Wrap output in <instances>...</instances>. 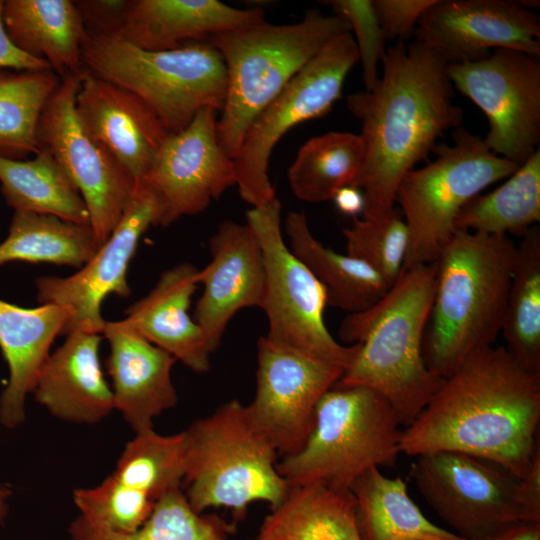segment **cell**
Returning a JSON list of instances; mask_svg holds the SVG:
<instances>
[{
	"instance_id": "5bb4252c",
	"label": "cell",
	"mask_w": 540,
	"mask_h": 540,
	"mask_svg": "<svg viewBox=\"0 0 540 540\" xmlns=\"http://www.w3.org/2000/svg\"><path fill=\"white\" fill-rule=\"evenodd\" d=\"M452 85L485 114L483 139L494 154L522 165L540 142V57L495 49L487 57L448 64Z\"/></svg>"
},
{
	"instance_id": "b9f144b4",
	"label": "cell",
	"mask_w": 540,
	"mask_h": 540,
	"mask_svg": "<svg viewBox=\"0 0 540 540\" xmlns=\"http://www.w3.org/2000/svg\"><path fill=\"white\" fill-rule=\"evenodd\" d=\"M132 0L74 1L89 36L117 35Z\"/></svg>"
},
{
	"instance_id": "9c48e42d",
	"label": "cell",
	"mask_w": 540,
	"mask_h": 540,
	"mask_svg": "<svg viewBox=\"0 0 540 540\" xmlns=\"http://www.w3.org/2000/svg\"><path fill=\"white\" fill-rule=\"evenodd\" d=\"M453 144H436L435 159L401 180L396 202L409 232L403 271L434 263L455 233L462 208L520 165L491 152L482 138L459 127ZM402 271V272H403Z\"/></svg>"
},
{
	"instance_id": "d6986e66",
	"label": "cell",
	"mask_w": 540,
	"mask_h": 540,
	"mask_svg": "<svg viewBox=\"0 0 540 540\" xmlns=\"http://www.w3.org/2000/svg\"><path fill=\"white\" fill-rule=\"evenodd\" d=\"M209 244L211 260L197 274L203 292L193 319L204 332L213 353L238 311L261 306L265 266L259 242L246 223L221 222Z\"/></svg>"
},
{
	"instance_id": "ac0fdd59",
	"label": "cell",
	"mask_w": 540,
	"mask_h": 540,
	"mask_svg": "<svg viewBox=\"0 0 540 540\" xmlns=\"http://www.w3.org/2000/svg\"><path fill=\"white\" fill-rule=\"evenodd\" d=\"M416 40L447 64L509 49L540 57V18L510 0H437L419 19Z\"/></svg>"
},
{
	"instance_id": "52a82bcc",
	"label": "cell",
	"mask_w": 540,
	"mask_h": 540,
	"mask_svg": "<svg viewBox=\"0 0 540 540\" xmlns=\"http://www.w3.org/2000/svg\"><path fill=\"white\" fill-rule=\"evenodd\" d=\"M400 426L377 391L335 384L320 399L303 447L284 456L277 470L288 486L322 482L350 489L368 469L394 466L401 453Z\"/></svg>"
},
{
	"instance_id": "1f68e13d",
	"label": "cell",
	"mask_w": 540,
	"mask_h": 540,
	"mask_svg": "<svg viewBox=\"0 0 540 540\" xmlns=\"http://www.w3.org/2000/svg\"><path fill=\"white\" fill-rule=\"evenodd\" d=\"M365 160L359 134L331 131L312 137L298 150L287 171L294 196L304 202L332 200L345 186H354Z\"/></svg>"
},
{
	"instance_id": "f35d334b",
	"label": "cell",
	"mask_w": 540,
	"mask_h": 540,
	"mask_svg": "<svg viewBox=\"0 0 540 540\" xmlns=\"http://www.w3.org/2000/svg\"><path fill=\"white\" fill-rule=\"evenodd\" d=\"M73 501L85 521L98 528L127 533L140 527L157 501L131 491L108 476L99 485L73 491Z\"/></svg>"
},
{
	"instance_id": "5b68a950",
	"label": "cell",
	"mask_w": 540,
	"mask_h": 540,
	"mask_svg": "<svg viewBox=\"0 0 540 540\" xmlns=\"http://www.w3.org/2000/svg\"><path fill=\"white\" fill-rule=\"evenodd\" d=\"M347 32L350 26L343 18L311 9L293 24L264 20L209 40L226 67L227 92L217 135L230 158L237 154L256 115L331 40Z\"/></svg>"
},
{
	"instance_id": "ba28073f",
	"label": "cell",
	"mask_w": 540,
	"mask_h": 540,
	"mask_svg": "<svg viewBox=\"0 0 540 540\" xmlns=\"http://www.w3.org/2000/svg\"><path fill=\"white\" fill-rule=\"evenodd\" d=\"M82 60L90 72L140 97L169 133L187 127L200 110L224 105L226 67L209 41L148 51L118 36H89Z\"/></svg>"
},
{
	"instance_id": "f6af8a7d",
	"label": "cell",
	"mask_w": 540,
	"mask_h": 540,
	"mask_svg": "<svg viewBox=\"0 0 540 540\" xmlns=\"http://www.w3.org/2000/svg\"><path fill=\"white\" fill-rule=\"evenodd\" d=\"M475 540H540V523L515 522Z\"/></svg>"
},
{
	"instance_id": "30bf717a",
	"label": "cell",
	"mask_w": 540,
	"mask_h": 540,
	"mask_svg": "<svg viewBox=\"0 0 540 540\" xmlns=\"http://www.w3.org/2000/svg\"><path fill=\"white\" fill-rule=\"evenodd\" d=\"M246 224L259 242L265 266V291L260 306L268 320L264 337L278 346L346 370L360 344L342 345L327 329L326 291L286 245L279 199L249 209Z\"/></svg>"
},
{
	"instance_id": "6da1fadb",
	"label": "cell",
	"mask_w": 540,
	"mask_h": 540,
	"mask_svg": "<svg viewBox=\"0 0 540 540\" xmlns=\"http://www.w3.org/2000/svg\"><path fill=\"white\" fill-rule=\"evenodd\" d=\"M540 373L522 368L504 347L471 354L418 416L402 429L409 456L458 452L522 479L539 446Z\"/></svg>"
},
{
	"instance_id": "8d00e7d4",
	"label": "cell",
	"mask_w": 540,
	"mask_h": 540,
	"mask_svg": "<svg viewBox=\"0 0 540 540\" xmlns=\"http://www.w3.org/2000/svg\"><path fill=\"white\" fill-rule=\"evenodd\" d=\"M184 475V431L164 436L152 428L135 433L110 476L129 490L157 501L169 491L180 488Z\"/></svg>"
},
{
	"instance_id": "7c38bea8",
	"label": "cell",
	"mask_w": 540,
	"mask_h": 540,
	"mask_svg": "<svg viewBox=\"0 0 540 540\" xmlns=\"http://www.w3.org/2000/svg\"><path fill=\"white\" fill-rule=\"evenodd\" d=\"M410 476L436 514L465 540L529 522L520 479L492 462L458 452L416 457Z\"/></svg>"
},
{
	"instance_id": "f1b7e54d",
	"label": "cell",
	"mask_w": 540,
	"mask_h": 540,
	"mask_svg": "<svg viewBox=\"0 0 540 540\" xmlns=\"http://www.w3.org/2000/svg\"><path fill=\"white\" fill-rule=\"evenodd\" d=\"M350 491L361 540H465L429 521L410 498L405 482L378 467L361 474Z\"/></svg>"
},
{
	"instance_id": "8992f818",
	"label": "cell",
	"mask_w": 540,
	"mask_h": 540,
	"mask_svg": "<svg viewBox=\"0 0 540 540\" xmlns=\"http://www.w3.org/2000/svg\"><path fill=\"white\" fill-rule=\"evenodd\" d=\"M185 435V496L201 514L229 508L236 521L249 505L276 507L289 486L277 470L278 452L255 426L246 405L234 399L192 423Z\"/></svg>"
},
{
	"instance_id": "e575fe53",
	"label": "cell",
	"mask_w": 540,
	"mask_h": 540,
	"mask_svg": "<svg viewBox=\"0 0 540 540\" xmlns=\"http://www.w3.org/2000/svg\"><path fill=\"white\" fill-rule=\"evenodd\" d=\"M61 81L53 70L0 68V156L24 160L39 152V119Z\"/></svg>"
},
{
	"instance_id": "603a6c76",
	"label": "cell",
	"mask_w": 540,
	"mask_h": 540,
	"mask_svg": "<svg viewBox=\"0 0 540 540\" xmlns=\"http://www.w3.org/2000/svg\"><path fill=\"white\" fill-rule=\"evenodd\" d=\"M262 21L259 8L238 9L218 0H132L114 36L143 50H172Z\"/></svg>"
},
{
	"instance_id": "ab89813d",
	"label": "cell",
	"mask_w": 540,
	"mask_h": 540,
	"mask_svg": "<svg viewBox=\"0 0 540 540\" xmlns=\"http://www.w3.org/2000/svg\"><path fill=\"white\" fill-rule=\"evenodd\" d=\"M326 3L335 15L347 21L350 32L353 31L365 90L373 89L379 80V63L386 53V38L372 0H329Z\"/></svg>"
},
{
	"instance_id": "d6a6232c",
	"label": "cell",
	"mask_w": 540,
	"mask_h": 540,
	"mask_svg": "<svg viewBox=\"0 0 540 540\" xmlns=\"http://www.w3.org/2000/svg\"><path fill=\"white\" fill-rule=\"evenodd\" d=\"M99 248L89 224L15 212L9 233L0 243V265L22 261L82 268Z\"/></svg>"
},
{
	"instance_id": "4fadbf2b",
	"label": "cell",
	"mask_w": 540,
	"mask_h": 540,
	"mask_svg": "<svg viewBox=\"0 0 540 540\" xmlns=\"http://www.w3.org/2000/svg\"><path fill=\"white\" fill-rule=\"evenodd\" d=\"M83 72L62 79L50 97L39 119L37 141L81 194L100 247L120 222L137 182L78 119L75 99Z\"/></svg>"
},
{
	"instance_id": "836d02e7",
	"label": "cell",
	"mask_w": 540,
	"mask_h": 540,
	"mask_svg": "<svg viewBox=\"0 0 540 540\" xmlns=\"http://www.w3.org/2000/svg\"><path fill=\"white\" fill-rule=\"evenodd\" d=\"M540 221V149L495 190L460 211L456 230L522 237Z\"/></svg>"
},
{
	"instance_id": "bcb514c9",
	"label": "cell",
	"mask_w": 540,
	"mask_h": 540,
	"mask_svg": "<svg viewBox=\"0 0 540 540\" xmlns=\"http://www.w3.org/2000/svg\"><path fill=\"white\" fill-rule=\"evenodd\" d=\"M332 200L336 208L345 215L356 218L358 214L363 213L364 196L363 192L355 186H345L339 189Z\"/></svg>"
},
{
	"instance_id": "2e32d148",
	"label": "cell",
	"mask_w": 540,
	"mask_h": 540,
	"mask_svg": "<svg viewBox=\"0 0 540 540\" xmlns=\"http://www.w3.org/2000/svg\"><path fill=\"white\" fill-rule=\"evenodd\" d=\"M257 349L256 393L246 408L278 455L288 456L305 444L320 399L345 370L278 346L264 336Z\"/></svg>"
},
{
	"instance_id": "9a60e30c",
	"label": "cell",
	"mask_w": 540,
	"mask_h": 540,
	"mask_svg": "<svg viewBox=\"0 0 540 540\" xmlns=\"http://www.w3.org/2000/svg\"><path fill=\"white\" fill-rule=\"evenodd\" d=\"M162 205L156 193L137 182L126 210L109 238L93 257L68 277L42 276L35 280L41 304L68 308L71 317L61 335L83 331L102 334L104 299L115 294L127 297L131 289L127 270L139 240L150 226H160Z\"/></svg>"
},
{
	"instance_id": "4dcf8cb0",
	"label": "cell",
	"mask_w": 540,
	"mask_h": 540,
	"mask_svg": "<svg viewBox=\"0 0 540 540\" xmlns=\"http://www.w3.org/2000/svg\"><path fill=\"white\" fill-rule=\"evenodd\" d=\"M500 334L522 368L540 373L539 226L528 229L517 246Z\"/></svg>"
},
{
	"instance_id": "e0dca14e",
	"label": "cell",
	"mask_w": 540,
	"mask_h": 540,
	"mask_svg": "<svg viewBox=\"0 0 540 540\" xmlns=\"http://www.w3.org/2000/svg\"><path fill=\"white\" fill-rule=\"evenodd\" d=\"M217 120V111L205 108L187 127L170 133L151 168L139 181L160 199V226L167 227L183 216L202 213L236 185L234 161L218 141Z\"/></svg>"
},
{
	"instance_id": "83f0119b",
	"label": "cell",
	"mask_w": 540,
	"mask_h": 540,
	"mask_svg": "<svg viewBox=\"0 0 540 540\" xmlns=\"http://www.w3.org/2000/svg\"><path fill=\"white\" fill-rule=\"evenodd\" d=\"M289 249L324 287L329 306L350 314L376 304L390 285L371 267L323 245L310 230L304 212L292 211L285 220Z\"/></svg>"
},
{
	"instance_id": "7a4b0ae2",
	"label": "cell",
	"mask_w": 540,
	"mask_h": 540,
	"mask_svg": "<svg viewBox=\"0 0 540 540\" xmlns=\"http://www.w3.org/2000/svg\"><path fill=\"white\" fill-rule=\"evenodd\" d=\"M381 63L375 87L346 98L349 112L361 121L365 160L354 186L363 192L362 218L369 220L395 209L403 177L464 120L448 64L430 48L400 40L386 49Z\"/></svg>"
},
{
	"instance_id": "7bdbcfd3",
	"label": "cell",
	"mask_w": 540,
	"mask_h": 540,
	"mask_svg": "<svg viewBox=\"0 0 540 540\" xmlns=\"http://www.w3.org/2000/svg\"><path fill=\"white\" fill-rule=\"evenodd\" d=\"M3 1L0 0V68L13 70H52L48 62L29 56L11 42L2 18Z\"/></svg>"
},
{
	"instance_id": "7dc6e473",
	"label": "cell",
	"mask_w": 540,
	"mask_h": 540,
	"mask_svg": "<svg viewBox=\"0 0 540 540\" xmlns=\"http://www.w3.org/2000/svg\"><path fill=\"white\" fill-rule=\"evenodd\" d=\"M11 495L12 491L8 487L0 485V523H3L8 514V500Z\"/></svg>"
},
{
	"instance_id": "681fc988",
	"label": "cell",
	"mask_w": 540,
	"mask_h": 540,
	"mask_svg": "<svg viewBox=\"0 0 540 540\" xmlns=\"http://www.w3.org/2000/svg\"><path fill=\"white\" fill-rule=\"evenodd\" d=\"M253 540H255V539H253Z\"/></svg>"
},
{
	"instance_id": "60d3db41",
	"label": "cell",
	"mask_w": 540,
	"mask_h": 540,
	"mask_svg": "<svg viewBox=\"0 0 540 540\" xmlns=\"http://www.w3.org/2000/svg\"><path fill=\"white\" fill-rule=\"evenodd\" d=\"M437 0H372L386 40L405 41Z\"/></svg>"
},
{
	"instance_id": "ffe728a7",
	"label": "cell",
	"mask_w": 540,
	"mask_h": 540,
	"mask_svg": "<svg viewBox=\"0 0 540 540\" xmlns=\"http://www.w3.org/2000/svg\"><path fill=\"white\" fill-rule=\"evenodd\" d=\"M75 109L87 133L141 181L170 134L156 113L130 90L85 68Z\"/></svg>"
},
{
	"instance_id": "484cf974",
	"label": "cell",
	"mask_w": 540,
	"mask_h": 540,
	"mask_svg": "<svg viewBox=\"0 0 540 540\" xmlns=\"http://www.w3.org/2000/svg\"><path fill=\"white\" fill-rule=\"evenodd\" d=\"M2 18L11 42L43 59L64 79L85 70L82 49L89 34L70 0H6Z\"/></svg>"
},
{
	"instance_id": "4316f807",
	"label": "cell",
	"mask_w": 540,
	"mask_h": 540,
	"mask_svg": "<svg viewBox=\"0 0 540 540\" xmlns=\"http://www.w3.org/2000/svg\"><path fill=\"white\" fill-rule=\"evenodd\" d=\"M255 540H361L350 489L322 482L289 486Z\"/></svg>"
},
{
	"instance_id": "f546056e",
	"label": "cell",
	"mask_w": 540,
	"mask_h": 540,
	"mask_svg": "<svg viewBox=\"0 0 540 540\" xmlns=\"http://www.w3.org/2000/svg\"><path fill=\"white\" fill-rule=\"evenodd\" d=\"M1 192L15 212L52 215L79 224L90 217L81 194L45 149L32 159L0 156ZM90 225V224H89Z\"/></svg>"
},
{
	"instance_id": "277c9868",
	"label": "cell",
	"mask_w": 540,
	"mask_h": 540,
	"mask_svg": "<svg viewBox=\"0 0 540 540\" xmlns=\"http://www.w3.org/2000/svg\"><path fill=\"white\" fill-rule=\"evenodd\" d=\"M516 249L507 235L456 230L435 263L423 339L428 369L444 379L501 332Z\"/></svg>"
},
{
	"instance_id": "44dd1931",
	"label": "cell",
	"mask_w": 540,
	"mask_h": 540,
	"mask_svg": "<svg viewBox=\"0 0 540 540\" xmlns=\"http://www.w3.org/2000/svg\"><path fill=\"white\" fill-rule=\"evenodd\" d=\"M102 334L110 346L106 369L114 406L135 433L153 428V420L175 406L171 371L176 359L150 343L124 319L106 321Z\"/></svg>"
},
{
	"instance_id": "8fae6325",
	"label": "cell",
	"mask_w": 540,
	"mask_h": 540,
	"mask_svg": "<svg viewBox=\"0 0 540 540\" xmlns=\"http://www.w3.org/2000/svg\"><path fill=\"white\" fill-rule=\"evenodd\" d=\"M359 62L351 32L331 40L254 118L233 158L241 198L260 207L276 197L268 175L275 145L294 126L326 115Z\"/></svg>"
},
{
	"instance_id": "74e56055",
	"label": "cell",
	"mask_w": 540,
	"mask_h": 540,
	"mask_svg": "<svg viewBox=\"0 0 540 540\" xmlns=\"http://www.w3.org/2000/svg\"><path fill=\"white\" fill-rule=\"evenodd\" d=\"M346 254L376 271L390 286L400 277L409 246V232L400 210L377 219L354 218L343 229Z\"/></svg>"
},
{
	"instance_id": "c3c4849f",
	"label": "cell",
	"mask_w": 540,
	"mask_h": 540,
	"mask_svg": "<svg viewBox=\"0 0 540 540\" xmlns=\"http://www.w3.org/2000/svg\"><path fill=\"white\" fill-rule=\"evenodd\" d=\"M406 540H422V539H406Z\"/></svg>"
},
{
	"instance_id": "cb8c5ba5",
	"label": "cell",
	"mask_w": 540,
	"mask_h": 540,
	"mask_svg": "<svg viewBox=\"0 0 540 540\" xmlns=\"http://www.w3.org/2000/svg\"><path fill=\"white\" fill-rule=\"evenodd\" d=\"M198 270L181 263L165 270L147 296L131 305L124 319L150 343L196 373H206L212 354L205 334L189 314Z\"/></svg>"
},
{
	"instance_id": "d590c367",
	"label": "cell",
	"mask_w": 540,
	"mask_h": 540,
	"mask_svg": "<svg viewBox=\"0 0 540 540\" xmlns=\"http://www.w3.org/2000/svg\"><path fill=\"white\" fill-rule=\"evenodd\" d=\"M234 530V524L217 514L195 512L181 488L159 498L145 522L131 532L104 530L80 516L68 528L70 540H227Z\"/></svg>"
},
{
	"instance_id": "7402d4cb",
	"label": "cell",
	"mask_w": 540,
	"mask_h": 540,
	"mask_svg": "<svg viewBox=\"0 0 540 540\" xmlns=\"http://www.w3.org/2000/svg\"><path fill=\"white\" fill-rule=\"evenodd\" d=\"M101 340L98 333L73 332L49 355L32 394L52 416L95 424L115 409L99 360Z\"/></svg>"
},
{
	"instance_id": "ee69618b",
	"label": "cell",
	"mask_w": 540,
	"mask_h": 540,
	"mask_svg": "<svg viewBox=\"0 0 540 540\" xmlns=\"http://www.w3.org/2000/svg\"><path fill=\"white\" fill-rule=\"evenodd\" d=\"M520 491L527 520L540 523V447L534 455L528 473L520 479Z\"/></svg>"
},
{
	"instance_id": "3957f363",
	"label": "cell",
	"mask_w": 540,
	"mask_h": 540,
	"mask_svg": "<svg viewBox=\"0 0 540 540\" xmlns=\"http://www.w3.org/2000/svg\"><path fill=\"white\" fill-rule=\"evenodd\" d=\"M435 272V263L404 270L376 304L347 316L339 329L343 341L360 347L336 384L377 391L403 427L418 416L443 382L423 357Z\"/></svg>"
},
{
	"instance_id": "d4e9b609",
	"label": "cell",
	"mask_w": 540,
	"mask_h": 540,
	"mask_svg": "<svg viewBox=\"0 0 540 540\" xmlns=\"http://www.w3.org/2000/svg\"><path fill=\"white\" fill-rule=\"evenodd\" d=\"M70 317L64 306L23 308L0 299V348L9 369L8 384L0 396L3 427L14 429L24 422L26 397Z\"/></svg>"
}]
</instances>
